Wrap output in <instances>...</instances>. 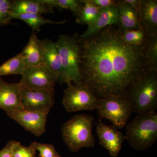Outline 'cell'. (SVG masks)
I'll use <instances>...</instances> for the list:
<instances>
[{
    "label": "cell",
    "mask_w": 157,
    "mask_h": 157,
    "mask_svg": "<svg viewBox=\"0 0 157 157\" xmlns=\"http://www.w3.org/2000/svg\"><path fill=\"white\" fill-rule=\"evenodd\" d=\"M53 8L42 0L13 1L11 10V19L16 15L25 13L46 14L53 13Z\"/></svg>",
    "instance_id": "16"
},
{
    "label": "cell",
    "mask_w": 157,
    "mask_h": 157,
    "mask_svg": "<svg viewBox=\"0 0 157 157\" xmlns=\"http://www.w3.org/2000/svg\"><path fill=\"white\" fill-rule=\"evenodd\" d=\"M94 117L87 114H77L62 126L61 132L64 142L73 152L83 147H93L95 139L92 134Z\"/></svg>",
    "instance_id": "3"
},
{
    "label": "cell",
    "mask_w": 157,
    "mask_h": 157,
    "mask_svg": "<svg viewBox=\"0 0 157 157\" xmlns=\"http://www.w3.org/2000/svg\"><path fill=\"white\" fill-rule=\"evenodd\" d=\"M13 19L21 20L29 26L34 32H39L42 25L45 24H62L67 22L66 21H56L45 19L41 14L25 13L16 15Z\"/></svg>",
    "instance_id": "20"
},
{
    "label": "cell",
    "mask_w": 157,
    "mask_h": 157,
    "mask_svg": "<svg viewBox=\"0 0 157 157\" xmlns=\"http://www.w3.org/2000/svg\"><path fill=\"white\" fill-rule=\"evenodd\" d=\"M119 12L118 26L122 32L127 30L141 28L137 12L124 0H118Z\"/></svg>",
    "instance_id": "18"
},
{
    "label": "cell",
    "mask_w": 157,
    "mask_h": 157,
    "mask_svg": "<svg viewBox=\"0 0 157 157\" xmlns=\"http://www.w3.org/2000/svg\"><path fill=\"white\" fill-rule=\"evenodd\" d=\"M42 64L55 78L56 82L66 83V77L61 59L56 42L48 39L41 40Z\"/></svg>",
    "instance_id": "11"
},
{
    "label": "cell",
    "mask_w": 157,
    "mask_h": 157,
    "mask_svg": "<svg viewBox=\"0 0 157 157\" xmlns=\"http://www.w3.org/2000/svg\"><path fill=\"white\" fill-rule=\"evenodd\" d=\"M81 1V8L76 16V22L80 25H87L88 26L95 21L101 9L95 6L91 0Z\"/></svg>",
    "instance_id": "19"
},
{
    "label": "cell",
    "mask_w": 157,
    "mask_h": 157,
    "mask_svg": "<svg viewBox=\"0 0 157 157\" xmlns=\"http://www.w3.org/2000/svg\"><path fill=\"white\" fill-rule=\"evenodd\" d=\"M0 108L6 113L23 109L21 98V85L0 80Z\"/></svg>",
    "instance_id": "13"
},
{
    "label": "cell",
    "mask_w": 157,
    "mask_h": 157,
    "mask_svg": "<svg viewBox=\"0 0 157 157\" xmlns=\"http://www.w3.org/2000/svg\"><path fill=\"white\" fill-rule=\"evenodd\" d=\"M6 113L25 130L36 136H41L45 132L48 114L25 109Z\"/></svg>",
    "instance_id": "12"
},
{
    "label": "cell",
    "mask_w": 157,
    "mask_h": 157,
    "mask_svg": "<svg viewBox=\"0 0 157 157\" xmlns=\"http://www.w3.org/2000/svg\"><path fill=\"white\" fill-rule=\"evenodd\" d=\"M21 98L23 109L46 114L55 104L54 91L29 89L21 85Z\"/></svg>",
    "instance_id": "8"
},
{
    "label": "cell",
    "mask_w": 157,
    "mask_h": 157,
    "mask_svg": "<svg viewBox=\"0 0 157 157\" xmlns=\"http://www.w3.org/2000/svg\"><path fill=\"white\" fill-rule=\"evenodd\" d=\"M56 43L61 59L66 84L70 86L82 82L79 35H61Z\"/></svg>",
    "instance_id": "5"
},
{
    "label": "cell",
    "mask_w": 157,
    "mask_h": 157,
    "mask_svg": "<svg viewBox=\"0 0 157 157\" xmlns=\"http://www.w3.org/2000/svg\"><path fill=\"white\" fill-rule=\"evenodd\" d=\"M20 53L27 67H36L42 64L41 40L33 32L27 44Z\"/></svg>",
    "instance_id": "17"
},
{
    "label": "cell",
    "mask_w": 157,
    "mask_h": 157,
    "mask_svg": "<svg viewBox=\"0 0 157 157\" xmlns=\"http://www.w3.org/2000/svg\"><path fill=\"white\" fill-rule=\"evenodd\" d=\"M124 1L130 5L138 13L140 9L141 0H124Z\"/></svg>",
    "instance_id": "30"
},
{
    "label": "cell",
    "mask_w": 157,
    "mask_h": 157,
    "mask_svg": "<svg viewBox=\"0 0 157 157\" xmlns=\"http://www.w3.org/2000/svg\"><path fill=\"white\" fill-rule=\"evenodd\" d=\"M137 14L141 29L149 36L157 35V0H141Z\"/></svg>",
    "instance_id": "14"
},
{
    "label": "cell",
    "mask_w": 157,
    "mask_h": 157,
    "mask_svg": "<svg viewBox=\"0 0 157 157\" xmlns=\"http://www.w3.org/2000/svg\"><path fill=\"white\" fill-rule=\"evenodd\" d=\"M82 82L98 98L124 97L127 90L149 69L144 49L128 44L117 25L79 37Z\"/></svg>",
    "instance_id": "1"
},
{
    "label": "cell",
    "mask_w": 157,
    "mask_h": 157,
    "mask_svg": "<svg viewBox=\"0 0 157 157\" xmlns=\"http://www.w3.org/2000/svg\"><path fill=\"white\" fill-rule=\"evenodd\" d=\"M119 12L117 6L101 9L95 21L88 26L87 30L79 37L82 39L89 37L108 26L118 25Z\"/></svg>",
    "instance_id": "15"
},
{
    "label": "cell",
    "mask_w": 157,
    "mask_h": 157,
    "mask_svg": "<svg viewBox=\"0 0 157 157\" xmlns=\"http://www.w3.org/2000/svg\"><path fill=\"white\" fill-rule=\"evenodd\" d=\"M132 112L137 114L157 109V70H148L129 87L124 96Z\"/></svg>",
    "instance_id": "2"
},
{
    "label": "cell",
    "mask_w": 157,
    "mask_h": 157,
    "mask_svg": "<svg viewBox=\"0 0 157 157\" xmlns=\"http://www.w3.org/2000/svg\"><path fill=\"white\" fill-rule=\"evenodd\" d=\"M12 157H36V150L30 145L25 146L18 142L14 148Z\"/></svg>",
    "instance_id": "27"
},
{
    "label": "cell",
    "mask_w": 157,
    "mask_h": 157,
    "mask_svg": "<svg viewBox=\"0 0 157 157\" xmlns=\"http://www.w3.org/2000/svg\"><path fill=\"white\" fill-rule=\"evenodd\" d=\"M18 141L10 140L0 151V157H12L13 151Z\"/></svg>",
    "instance_id": "28"
},
{
    "label": "cell",
    "mask_w": 157,
    "mask_h": 157,
    "mask_svg": "<svg viewBox=\"0 0 157 157\" xmlns=\"http://www.w3.org/2000/svg\"><path fill=\"white\" fill-rule=\"evenodd\" d=\"M144 55L149 69L157 70V34L148 36Z\"/></svg>",
    "instance_id": "23"
},
{
    "label": "cell",
    "mask_w": 157,
    "mask_h": 157,
    "mask_svg": "<svg viewBox=\"0 0 157 157\" xmlns=\"http://www.w3.org/2000/svg\"><path fill=\"white\" fill-rule=\"evenodd\" d=\"M91 2L100 9L117 6L118 5V1L113 0H91Z\"/></svg>",
    "instance_id": "29"
},
{
    "label": "cell",
    "mask_w": 157,
    "mask_h": 157,
    "mask_svg": "<svg viewBox=\"0 0 157 157\" xmlns=\"http://www.w3.org/2000/svg\"><path fill=\"white\" fill-rule=\"evenodd\" d=\"M99 98L83 82L68 86L64 92L63 104L66 111L75 112L97 109Z\"/></svg>",
    "instance_id": "7"
},
{
    "label": "cell",
    "mask_w": 157,
    "mask_h": 157,
    "mask_svg": "<svg viewBox=\"0 0 157 157\" xmlns=\"http://www.w3.org/2000/svg\"><path fill=\"white\" fill-rule=\"evenodd\" d=\"M12 2L10 0H0V26L8 24L11 20Z\"/></svg>",
    "instance_id": "26"
},
{
    "label": "cell",
    "mask_w": 157,
    "mask_h": 157,
    "mask_svg": "<svg viewBox=\"0 0 157 157\" xmlns=\"http://www.w3.org/2000/svg\"><path fill=\"white\" fill-rule=\"evenodd\" d=\"M61 157V156H59V157Z\"/></svg>",
    "instance_id": "32"
},
{
    "label": "cell",
    "mask_w": 157,
    "mask_h": 157,
    "mask_svg": "<svg viewBox=\"0 0 157 157\" xmlns=\"http://www.w3.org/2000/svg\"><path fill=\"white\" fill-rule=\"evenodd\" d=\"M149 35L143 29L127 30L122 32L124 41L130 45L144 49Z\"/></svg>",
    "instance_id": "22"
},
{
    "label": "cell",
    "mask_w": 157,
    "mask_h": 157,
    "mask_svg": "<svg viewBox=\"0 0 157 157\" xmlns=\"http://www.w3.org/2000/svg\"><path fill=\"white\" fill-rule=\"evenodd\" d=\"M96 109L101 119L108 120L117 129L125 126L132 113L125 98L117 96L99 98Z\"/></svg>",
    "instance_id": "6"
},
{
    "label": "cell",
    "mask_w": 157,
    "mask_h": 157,
    "mask_svg": "<svg viewBox=\"0 0 157 157\" xmlns=\"http://www.w3.org/2000/svg\"><path fill=\"white\" fill-rule=\"evenodd\" d=\"M96 130L99 144L108 151L111 156H117L126 140L125 136L115 127L104 124L101 120L97 123Z\"/></svg>",
    "instance_id": "10"
},
{
    "label": "cell",
    "mask_w": 157,
    "mask_h": 157,
    "mask_svg": "<svg viewBox=\"0 0 157 157\" xmlns=\"http://www.w3.org/2000/svg\"><path fill=\"white\" fill-rule=\"evenodd\" d=\"M30 146L39 151L40 157H58L60 156L52 144H42L38 142H33Z\"/></svg>",
    "instance_id": "25"
},
{
    "label": "cell",
    "mask_w": 157,
    "mask_h": 157,
    "mask_svg": "<svg viewBox=\"0 0 157 157\" xmlns=\"http://www.w3.org/2000/svg\"><path fill=\"white\" fill-rule=\"evenodd\" d=\"M26 67L20 53L18 54L0 66V77L10 75H21Z\"/></svg>",
    "instance_id": "21"
},
{
    "label": "cell",
    "mask_w": 157,
    "mask_h": 157,
    "mask_svg": "<svg viewBox=\"0 0 157 157\" xmlns=\"http://www.w3.org/2000/svg\"><path fill=\"white\" fill-rule=\"evenodd\" d=\"M21 76L19 83L24 87L29 89L54 91L56 80L43 64L26 67Z\"/></svg>",
    "instance_id": "9"
},
{
    "label": "cell",
    "mask_w": 157,
    "mask_h": 157,
    "mask_svg": "<svg viewBox=\"0 0 157 157\" xmlns=\"http://www.w3.org/2000/svg\"><path fill=\"white\" fill-rule=\"evenodd\" d=\"M52 8L69 10L77 16L81 9V0H42Z\"/></svg>",
    "instance_id": "24"
},
{
    "label": "cell",
    "mask_w": 157,
    "mask_h": 157,
    "mask_svg": "<svg viewBox=\"0 0 157 157\" xmlns=\"http://www.w3.org/2000/svg\"><path fill=\"white\" fill-rule=\"evenodd\" d=\"M125 137L129 144L137 150L152 146L157 139V113L137 114L127 125Z\"/></svg>",
    "instance_id": "4"
},
{
    "label": "cell",
    "mask_w": 157,
    "mask_h": 157,
    "mask_svg": "<svg viewBox=\"0 0 157 157\" xmlns=\"http://www.w3.org/2000/svg\"><path fill=\"white\" fill-rule=\"evenodd\" d=\"M1 77H0V80H1Z\"/></svg>",
    "instance_id": "31"
}]
</instances>
